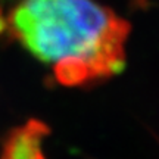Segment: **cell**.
<instances>
[{
	"label": "cell",
	"instance_id": "1",
	"mask_svg": "<svg viewBox=\"0 0 159 159\" xmlns=\"http://www.w3.org/2000/svg\"><path fill=\"white\" fill-rule=\"evenodd\" d=\"M6 21L7 33L43 62L81 59L94 81L124 68L131 25L93 0H22Z\"/></svg>",
	"mask_w": 159,
	"mask_h": 159
},
{
	"label": "cell",
	"instance_id": "2",
	"mask_svg": "<svg viewBox=\"0 0 159 159\" xmlns=\"http://www.w3.org/2000/svg\"><path fill=\"white\" fill-rule=\"evenodd\" d=\"M49 127L39 119H30L6 136L0 159H46L43 140Z\"/></svg>",
	"mask_w": 159,
	"mask_h": 159
},
{
	"label": "cell",
	"instance_id": "3",
	"mask_svg": "<svg viewBox=\"0 0 159 159\" xmlns=\"http://www.w3.org/2000/svg\"><path fill=\"white\" fill-rule=\"evenodd\" d=\"M53 72H55V78L57 83H61L62 85H68V87L94 83L89 65L84 61L75 59V57L55 62Z\"/></svg>",
	"mask_w": 159,
	"mask_h": 159
},
{
	"label": "cell",
	"instance_id": "4",
	"mask_svg": "<svg viewBox=\"0 0 159 159\" xmlns=\"http://www.w3.org/2000/svg\"><path fill=\"white\" fill-rule=\"evenodd\" d=\"M7 33V21H6V18L3 16V11H2V7H0V35Z\"/></svg>",
	"mask_w": 159,
	"mask_h": 159
}]
</instances>
